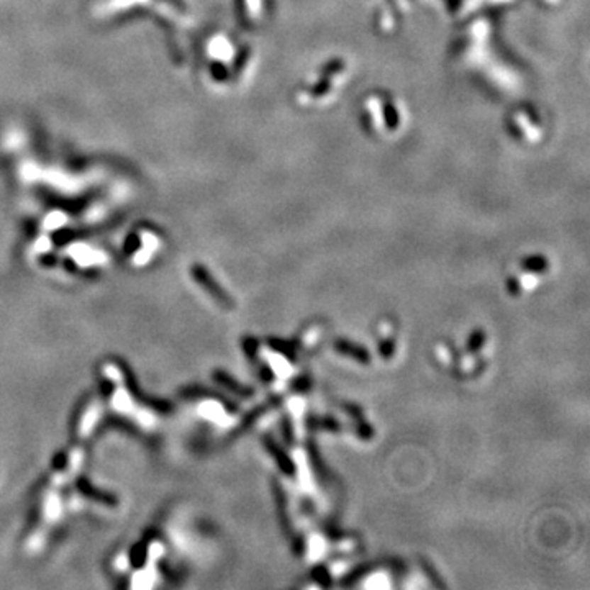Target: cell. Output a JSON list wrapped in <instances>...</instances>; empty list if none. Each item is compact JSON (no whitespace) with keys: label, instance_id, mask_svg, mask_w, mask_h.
I'll return each mask as SVG.
<instances>
[{"label":"cell","instance_id":"52a82bcc","mask_svg":"<svg viewBox=\"0 0 590 590\" xmlns=\"http://www.w3.org/2000/svg\"><path fill=\"white\" fill-rule=\"evenodd\" d=\"M484 341H486V333H484L482 330L472 331L471 336H469V340H467V350L472 351V352L479 351L482 347Z\"/></svg>","mask_w":590,"mask_h":590},{"label":"cell","instance_id":"ba28073f","mask_svg":"<svg viewBox=\"0 0 590 590\" xmlns=\"http://www.w3.org/2000/svg\"><path fill=\"white\" fill-rule=\"evenodd\" d=\"M394 351H395L394 341L386 340V341H381V343H379V352H381L382 357H386V360H389V357L394 355Z\"/></svg>","mask_w":590,"mask_h":590},{"label":"cell","instance_id":"3957f363","mask_svg":"<svg viewBox=\"0 0 590 590\" xmlns=\"http://www.w3.org/2000/svg\"><path fill=\"white\" fill-rule=\"evenodd\" d=\"M213 377H215V381L220 384V386H223L226 391H230L231 394L240 395V397H243V399H250V397H252V395H255V391H252V389L243 386V384H240L238 381H235V379L231 377L228 372L215 371Z\"/></svg>","mask_w":590,"mask_h":590},{"label":"cell","instance_id":"8992f818","mask_svg":"<svg viewBox=\"0 0 590 590\" xmlns=\"http://www.w3.org/2000/svg\"><path fill=\"white\" fill-rule=\"evenodd\" d=\"M523 267L531 272H542L547 267V262L545 257L541 256H531L526 261H523Z\"/></svg>","mask_w":590,"mask_h":590},{"label":"cell","instance_id":"277c9868","mask_svg":"<svg viewBox=\"0 0 590 590\" xmlns=\"http://www.w3.org/2000/svg\"><path fill=\"white\" fill-rule=\"evenodd\" d=\"M265 441H266L267 450H269L271 455L276 457V462H277L279 469H281V471L286 474V476L294 477L295 476V464L292 462L291 456H289L287 452L284 451L282 447L279 446L276 441H272L271 438H265Z\"/></svg>","mask_w":590,"mask_h":590},{"label":"cell","instance_id":"5b68a950","mask_svg":"<svg viewBox=\"0 0 590 590\" xmlns=\"http://www.w3.org/2000/svg\"><path fill=\"white\" fill-rule=\"evenodd\" d=\"M77 487H79V491H81L84 495H87V497H91L94 500H99V502H102L105 505H115V503H117V500H115L113 495H110L107 492L99 491V489L92 487L91 484H89L86 481V479H79Z\"/></svg>","mask_w":590,"mask_h":590},{"label":"cell","instance_id":"7a4b0ae2","mask_svg":"<svg viewBox=\"0 0 590 590\" xmlns=\"http://www.w3.org/2000/svg\"><path fill=\"white\" fill-rule=\"evenodd\" d=\"M335 350L341 352L343 356H347L351 357V360L361 362V364H369V362H371V355H369L366 347L357 343H352V341L338 338L335 341Z\"/></svg>","mask_w":590,"mask_h":590},{"label":"cell","instance_id":"6da1fadb","mask_svg":"<svg viewBox=\"0 0 590 590\" xmlns=\"http://www.w3.org/2000/svg\"><path fill=\"white\" fill-rule=\"evenodd\" d=\"M192 277L194 281L199 282L200 286L205 289V292H208L212 297L217 300L220 305H223V307H228V308H233V299L230 297L228 294L225 292V289L220 286V284L215 281L212 274H210L207 269L202 265H194L192 266Z\"/></svg>","mask_w":590,"mask_h":590}]
</instances>
